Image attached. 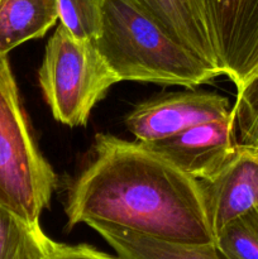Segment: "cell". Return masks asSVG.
<instances>
[{"label": "cell", "mask_w": 258, "mask_h": 259, "mask_svg": "<svg viewBox=\"0 0 258 259\" xmlns=\"http://www.w3.org/2000/svg\"><path fill=\"white\" fill-rule=\"evenodd\" d=\"M91 162L71 185L68 229L104 222L180 243H215L201 186L142 142L98 134Z\"/></svg>", "instance_id": "obj_1"}, {"label": "cell", "mask_w": 258, "mask_h": 259, "mask_svg": "<svg viewBox=\"0 0 258 259\" xmlns=\"http://www.w3.org/2000/svg\"><path fill=\"white\" fill-rule=\"evenodd\" d=\"M94 43L119 82L190 89L222 76L129 0H103V28Z\"/></svg>", "instance_id": "obj_2"}, {"label": "cell", "mask_w": 258, "mask_h": 259, "mask_svg": "<svg viewBox=\"0 0 258 259\" xmlns=\"http://www.w3.org/2000/svg\"><path fill=\"white\" fill-rule=\"evenodd\" d=\"M57 187V176L30 132L7 56L0 55V205L39 224Z\"/></svg>", "instance_id": "obj_3"}, {"label": "cell", "mask_w": 258, "mask_h": 259, "mask_svg": "<svg viewBox=\"0 0 258 259\" xmlns=\"http://www.w3.org/2000/svg\"><path fill=\"white\" fill-rule=\"evenodd\" d=\"M38 80L53 118L72 128L86 125L94 106L119 82L94 40L77 39L61 24L46 46Z\"/></svg>", "instance_id": "obj_4"}, {"label": "cell", "mask_w": 258, "mask_h": 259, "mask_svg": "<svg viewBox=\"0 0 258 259\" xmlns=\"http://www.w3.org/2000/svg\"><path fill=\"white\" fill-rule=\"evenodd\" d=\"M223 75L244 88L258 71V0H204Z\"/></svg>", "instance_id": "obj_5"}, {"label": "cell", "mask_w": 258, "mask_h": 259, "mask_svg": "<svg viewBox=\"0 0 258 259\" xmlns=\"http://www.w3.org/2000/svg\"><path fill=\"white\" fill-rule=\"evenodd\" d=\"M232 114L229 100L219 94L181 91L138 104L126 115L125 125L137 141L148 143Z\"/></svg>", "instance_id": "obj_6"}, {"label": "cell", "mask_w": 258, "mask_h": 259, "mask_svg": "<svg viewBox=\"0 0 258 259\" xmlns=\"http://www.w3.org/2000/svg\"><path fill=\"white\" fill-rule=\"evenodd\" d=\"M197 181L217 175L237 152L234 111L225 119L197 124L161 141L143 143Z\"/></svg>", "instance_id": "obj_7"}, {"label": "cell", "mask_w": 258, "mask_h": 259, "mask_svg": "<svg viewBox=\"0 0 258 259\" xmlns=\"http://www.w3.org/2000/svg\"><path fill=\"white\" fill-rule=\"evenodd\" d=\"M199 182L215 238L225 225L258 206V149L239 146L217 175Z\"/></svg>", "instance_id": "obj_8"}, {"label": "cell", "mask_w": 258, "mask_h": 259, "mask_svg": "<svg viewBox=\"0 0 258 259\" xmlns=\"http://www.w3.org/2000/svg\"><path fill=\"white\" fill-rule=\"evenodd\" d=\"M186 50L222 72L204 0H129ZM223 75V72H222Z\"/></svg>", "instance_id": "obj_9"}, {"label": "cell", "mask_w": 258, "mask_h": 259, "mask_svg": "<svg viewBox=\"0 0 258 259\" xmlns=\"http://www.w3.org/2000/svg\"><path fill=\"white\" fill-rule=\"evenodd\" d=\"M86 225L95 230L123 259H227L215 243L171 242L104 222H89Z\"/></svg>", "instance_id": "obj_10"}, {"label": "cell", "mask_w": 258, "mask_h": 259, "mask_svg": "<svg viewBox=\"0 0 258 259\" xmlns=\"http://www.w3.org/2000/svg\"><path fill=\"white\" fill-rule=\"evenodd\" d=\"M57 20V0H0V55L42 38Z\"/></svg>", "instance_id": "obj_11"}, {"label": "cell", "mask_w": 258, "mask_h": 259, "mask_svg": "<svg viewBox=\"0 0 258 259\" xmlns=\"http://www.w3.org/2000/svg\"><path fill=\"white\" fill-rule=\"evenodd\" d=\"M56 242L0 205V259H51Z\"/></svg>", "instance_id": "obj_12"}, {"label": "cell", "mask_w": 258, "mask_h": 259, "mask_svg": "<svg viewBox=\"0 0 258 259\" xmlns=\"http://www.w3.org/2000/svg\"><path fill=\"white\" fill-rule=\"evenodd\" d=\"M215 245L227 259H258V209L225 225L215 235Z\"/></svg>", "instance_id": "obj_13"}, {"label": "cell", "mask_w": 258, "mask_h": 259, "mask_svg": "<svg viewBox=\"0 0 258 259\" xmlns=\"http://www.w3.org/2000/svg\"><path fill=\"white\" fill-rule=\"evenodd\" d=\"M58 20L77 39L95 40L103 28V0H57Z\"/></svg>", "instance_id": "obj_14"}, {"label": "cell", "mask_w": 258, "mask_h": 259, "mask_svg": "<svg viewBox=\"0 0 258 259\" xmlns=\"http://www.w3.org/2000/svg\"><path fill=\"white\" fill-rule=\"evenodd\" d=\"M235 136L239 146L258 147V71L240 90L233 105Z\"/></svg>", "instance_id": "obj_15"}, {"label": "cell", "mask_w": 258, "mask_h": 259, "mask_svg": "<svg viewBox=\"0 0 258 259\" xmlns=\"http://www.w3.org/2000/svg\"><path fill=\"white\" fill-rule=\"evenodd\" d=\"M51 259H123L110 255L88 244L67 245L56 243Z\"/></svg>", "instance_id": "obj_16"}, {"label": "cell", "mask_w": 258, "mask_h": 259, "mask_svg": "<svg viewBox=\"0 0 258 259\" xmlns=\"http://www.w3.org/2000/svg\"><path fill=\"white\" fill-rule=\"evenodd\" d=\"M257 209H258V206H257Z\"/></svg>", "instance_id": "obj_17"}, {"label": "cell", "mask_w": 258, "mask_h": 259, "mask_svg": "<svg viewBox=\"0 0 258 259\" xmlns=\"http://www.w3.org/2000/svg\"><path fill=\"white\" fill-rule=\"evenodd\" d=\"M257 149H258V147H257Z\"/></svg>", "instance_id": "obj_18"}]
</instances>
